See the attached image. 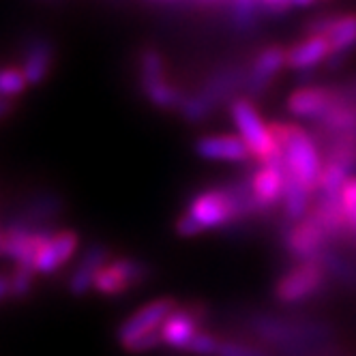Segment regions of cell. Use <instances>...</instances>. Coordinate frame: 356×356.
Segmentation results:
<instances>
[{
    "instance_id": "cell-6",
    "label": "cell",
    "mask_w": 356,
    "mask_h": 356,
    "mask_svg": "<svg viewBox=\"0 0 356 356\" xmlns=\"http://www.w3.org/2000/svg\"><path fill=\"white\" fill-rule=\"evenodd\" d=\"M282 243L286 256L292 262H318L322 253L333 247L324 227L312 215H307L298 223L286 225Z\"/></svg>"
},
{
    "instance_id": "cell-14",
    "label": "cell",
    "mask_w": 356,
    "mask_h": 356,
    "mask_svg": "<svg viewBox=\"0 0 356 356\" xmlns=\"http://www.w3.org/2000/svg\"><path fill=\"white\" fill-rule=\"evenodd\" d=\"M195 155L207 161H225V163H245L251 161L247 144L232 134H211L195 140Z\"/></svg>"
},
{
    "instance_id": "cell-25",
    "label": "cell",
    "mask_w": 356,
    "mask_h": 356,
    "mask_svg": "<svg viewBox=\"0 0 356 356\" xmlns=\"http://www.w3.org/2000/svg\"><path fill=\"white\" fill-rule=\"evenodd\" d=\"M219 346H221V339L217 335L209 333V330H200L197 337L189 343L187 352L193 356H217Z\"/></svg>"
},
{
    "instance_id": "cell-28",
    "label": "cell",
    "mask_w": 356,
    "mask_h": 356,
    "mask_svg": "<svg viewBox=\"0 0 356 356\" xmlns=\"http://www.w3.org/2000/svg\"><path fill=\"white\" fill-rule=\"evenodd\" d=\"M9 298V275H0V300Z\"/></svg>"
},
{
    "instance_id": "cell-3",
    "label": "cell",
    "mask_w": 356,
    "mask_h": 356,
    "mask_svg": "<svg viewBox=\"0 0 356 356\" xmlns=\"http://www.w3.org/2000/svg\"><path fill=\"white\" fill-rule=\"evenodd\" d=\"M230 116L238 129V138L247 144L256 165H284V150L277 144L270 124L262 120L256 104L238 95L230 101Z\"/></svg>"
},
{
    "instance_id": "cell-5",
    "label": "cell",
    "mask_w": 356,
    "mask_h": 356,
    "mask_svg": "<svg viewBox=\"0 0 356 356\" xmlns=\"http://www.w3.org/2000/svg\"><path fill=\"white\" fill-rule=\"evenodd\" d=\"M176 309H178V302L172 296L152 298L150 302L138 307L129 318H124V322L116 330V339H118L120 348L127 352L138 341H142L146 337H152V335H159L161 326L165 324V320Z\"/></svg>"
},
{
    "instance_id": "cell-17",
    "label": "cell",
    "mask_w": 356,
    "mask_h": 356,
    "mask_svg": "<svg viewBox=\"0 0 356 356\" xmlns=\"http://www.w3.org/2000/svg\"><path fill=\"white\" fill-rule=\"evenodd\" d=\"M142 95L150 106H155L159 110H176L183 104V90L176 88L170 80H155V82H140Z\"/></svg>"
},
{
    "instance_id": "cell-10",
    "label": "cell",
    "mask_w": 356,
    "mask_h": 356,
    "mask_svg": "<svg viewBox=\"0 0 356 356\" xmlns=\"http://www.w3.org/2000/svg\"><path fill=\"white\" fill-rule=\"evenodd\" d=\"M207 318V309L197 302L178 307L161 326V339L163 346L176 352H187L189 343L197 337L202 328V322Z\"/></svg>"
},
{
    "instance_id": "cell-29",
    "label": "cell",
    "mask_w": 356,
    "mask_h": 356,
    "mask_svg": "<svg viewBox=\"0 0 356 356\" xmlns=\"http://www.w3.org/2000/svg\"><path fill=\"white\" fill-rule=\"evenodd\" d=\"M318 0H290V7L294 9V7H312V5H316Z\"/></svg>"
},
{
    "instance_id": "cell-13",
    "label": "cell",
    "mask_w": 356,
    "mask_h": 356,
    "mask_svg": "<svg viewBox=\"0 0 356 356\" xmlns=\"http://www.w3.org/2000/svg\"><path fill=\"white\" fill-rule=\"evenodd\" d=\"M284 67H288V49H284L282 45H266L264 49H260L253 63L249 65L245 97L251 99L262 95L277 75L282 73Z\"/></svg>"
},
{
    "instance_id": "cell-2",
    "label": "cell",
    "mask_w": 356,
    "mask_h": 356,
    "mask_svg": "<svg viewBox=\"0 0 356 356\" xmlns=\"http://www.w3.org/2000/svg\"><path fill=\"white\" fill-rule=\"evenodd\" d=\"M270 131L277 140V144L284 150V165L292 174V178L307 189L314 200L320 185V174H322V150L307 129H302L300 124L290 122H268Z\"/></svg>"
},
{
    "instance_id": "cell-8",
    "label": "cell",
    "mask_w": 356,
    "mask_h": 356,
    "mask_svg": "<svg viewBox=\"0 0 356 356\" xmlns=\"http://www.w3.org/2000/svg\"><path fill=\"white\" fill-rule=\"evenodd\" d=\"M343 101L339 86H300L290 92L286 108L292 116L318 122Z\"/></svg>"
},
{
    "instance_id": "cell-23",
    "label": "cell",
    "mask_w": 356,
    "mask_h": 356,
    "mask_svg": "<svg viewBox=\"0 0 356 356\" xmlns=\"http://www.w3.org/2000/svg\"><path fill=\"white\" fill-rule=\"evenodd\" d=\"M341 207L346 213V221H348V232H350V245L356 247V176H350L348 183L341 189Z\"/></svg>"
},
{
    "instance_id": "cell-1",
    "label": "cell",
    "mask_w": 356,
    "mask_h": 356,
    "mask_svg": "<svg viewBox=\"0 0 356 356\" xmlns=\"http://www.w3.org/2000/svg\"><path fill=\"white\" fill-rule=\"evenodd\" d=\"M253 215H260L251 197L249 181H234L221 187L197 191L174 221V232L181 238H195L213 230H225Z\"/></svg>"
},
{
    "instance_id": "cell-12",
    "label": "cell",
    "mask_w": 356,
    "mask_h": 356,
    "mask_svg": "<svg viewBox=\"0 0 356 356\" xmlns=\"http://www.w3.org/2000/svg\"><path fill=\"white\" fill-rule=\"evenodd\" d=\"M78 249H80V234L78 232L71 230V227L56 230V232H52V236L45 241V245L37 253L33 270L37 275H54L67 262L73 260Z\"/></svg>"
},
{
    "instance_id": "cell-30",
    "label": "cell",
    "mask_w": 356,
    "mask_h": 356,
    "mask_svg": "<svg viewBox=\"0 0 356 356\" xmlns=\"http://www.w3.org/2000/svg\"><path fill=\"white\" fill-rule=\"evenodd\" d=\"M0 260H5V227L0 225Z\"/></svg>"
},
{
    "instance_id": "cell-27",
    "label": "cell",
    "mask_w": 356,
    "mask_h": 356,
    "mask_svg": "<svg viewBox=\"0 0 356 356\" xmlns=\"http://www.w3.org/2000/svg\"><path fill=\"white\" fill-rule=\"evenodd\" d=\"M15 104L13 101H7V99H0V120H5L7 116H11Z\"/></svg>"
},
{
    "instance_id": "cell-20",
    "label": "cell",
    "mask_w": 356,
    "mask_h": 356,
    "mask_svg": "<svg viewBox=\"0 0 356 356\" xmlns=\"http://www.w3.org/2000/svg\"><path fill=\"white\" fill-rule=\"evenodd\" d=\"M213 112H215V108L197 90L191 92V95H185L181 108H178V114H181L191 124H197L202 120H207Z\"/></svg>"
},
{
    "instance_id": "cell-11",
    "label": "cell",
    "mask_w": 356,
    "mask_h": 356,
    "mask_svg": "<svg viewBox=\"0 0 356 356\" xmlns=\"http://www.w3.org/2000/svg\"><path fill=\"white\" fill-rule=\"evenodd\" d=\"M247 181H249L251 197L256 202L260 215L282 207L284 191H286L284 165H258Z\"/></svg>"
},
{
    "instance_id": "cell-26",
    "label": "cell",
    "mask_w": 356,
    "mask_h": 356,
    "mask_svg": "<svg viewBox=\"0 0 356 356\" xmlns=\"http://www.w3.org/2000/svg\"><path fill=\"white\" fill-rule=\"evenodd\" d=\"M253 3H258L264 9V13H284L292 9L290 0H253Z\"/></svg>"
},
{
    "instance_id": "cell-16",
    "label": "cell",
    "mask_w": 356,
    "mask_h": 356,
    "mask_svg": "<svg viewBox=\"0 0 356 356\" xmlns=\"http://www.w3.org/2000/svg\"><path fill=\"white\" fill-rule=\"evenodd\" d=\"M326 39L333 47V60L348 56L356 47V13H343L337 15L335 24L326 33Z\"/></svg>"
},
{
    "instance_id": "cell-31",
    "label": "cell",
    "mask_w": 356,
    "mask_h": 356,
    "mask_svg": "<svg viewBox=\"0 0 356 356\" xmlns=\"http://www.w3.org/2000/svg\"><path fill=\"white\" fill-rule=\"evenodd\" d=\"M168 3H174V0H168Z\"/></svg>"
},
{
    "instance_id": "cell-18",
    "label": "cell",
    "mask_w": 356,
    "mask_h": 356,
    "mask_svg": "<svg viewBox=\"0 0 356 356\" xmlns=\"http://www.w3.org/2000/svg\"><path fill=\"white\" fill-rule=\"evenodd\" d=\"M138 78L140 82L168 80L165 58L157 47H144L138 58Z\"/></svg>"
},
{
    "instance_id": "cell-19",
    "label": "cell",
    "mask_w": 356,
    "mask_h": 356,
    "mask_svg": "<svg viewBox=\"0 0 356 356\" xmlns=\"http://www.w3.org/2000/svg\"><path fill=\"white\" fill-rule=\"evenodd\" d=\"M29 80L24 71L15 65H0V99L15 101L26 92Z\"/></svg>"
},
{
    "instance_id": "cell-9",
    "label": "cell",
    "mask_w": 356,
    "mask_h": 356,
    "mask_svg": "<svg viewBox=\"0 0 356 356\" xmlns=\"http://www.w3.org/2000/svg\"><path fill=\"white\" fill-rule=\"evenodd\" d=\"M56 56H58L56 43L43 35H35L22 45L19 69L26 75L31 88H37L49 80V75H52L56 65Z\"/></svg>"
},
{
    "instance_id": "cell-24",
    "label": "cell",
    "mask_w": 356,
    "mask_h": 356,
    "mask_svg": "<svg viewBox=\"0 0 356 356\" xmlns=\"http://www.w3.org/2000/svg\"><path fill=\"white\" fill-rule=\"evenodd\" d=\"M217 356H277L260 346H251L245 341H236V339H221L219 352Z\"/></svg>"
},
{
    "instance_id": "cell-22",
    "label": "cell",
    "mask_w": 356,
    "mask_h": 356,
    "mask_svg": "<svg viewBox=\"0 0 356 356\" xmlns=\"http://www.w3.org/2000/svg\"><path fill=\"white\" fill-rule=\"evenodd\" d=\"M35 277H37V273L33 268L13 266V270L9 273V298H13V300L26 298L35 288Z\"/></svg>"
},
{
    "instance_id": "cell-7",
    "label": "cell",
    "mask_w": 356,
    "mask_h": 356,
    "mask_svg": "<svg viewBox=\"0 0 356 356\" xmlns=\"http://www.w3.org/2000/svg\"><path fill=\"white\" fill-rule=\"evenodd\" d=\"M150 266L138 258H114L95 275V292L101 296H122L146 284Z\"/></svg>"
},
{
    "instance_id": "cell-4",
    "label": "cell",
    "mask_w": 356,
    "mask_h": 356,
    "mask_svg": "<svg viewBox=\"0 0 356 356\" xmlns=\"http://www.w3.org/2000/svg\"><path fill=\"white\" fill-rule=\"evenodd\" d=\"M328 275L320 262H292L288 270L277 277L273 296L282 305H300L318 298L328 288Z\"/></svg>"
},
{
    "instance_id": "cell-15",
    "label": "cell",
    "mask_w": 356,
    "mask_h": 356,
    "mask_svg": "<svg viewBox=\"0 0 356 356\" xmlns=\"http://www.w3.org/2000/svg\"><path fill=\"white\" fill-rule=\"evenodd\" d=\"M333 58V47L326 37H307L288 49V67L292 71H309Z\"/></svg>"
},
{
    "instance_id": "cell-21",
    "label": "cell",
    "mask_w": 356,
    "mask_h": 356,
    "mask_svg": "<svg viewBox=\"0 0 356 356\" xmlns=\"http://www.w3.org/2000/svg\"><path fill=\"white\" fill-rule=\"evenodd\" d=\"M97 273H99V270L86 266V264H82V262L75 264V268H73L71 275H69V282H67L69 294L75 296V298H82V296L90 294V292L95 290V275H97Z\"/></svg>"
}]
</instances>
